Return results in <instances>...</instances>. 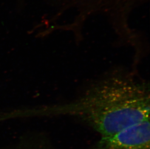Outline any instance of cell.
Returning a JSON list of instances; mask_svg holds the SVG:
<instances>
[{"label":"cell","instance_id":"1","mask_svg":"<svg viewBox=\"0 0 150 149\" xmlns=\"http://www.w3.org/2000/svg\"><path fill=\"white\" fill-rule=\"evenodd\" d=\"M57 113L77 117L100 138L112 136L150 119L149 85L131 76L112 75L93 85L75 101L61 105Z\"/></svg>","mask_w":150,"mask_h":149},{"label":"cell","instance_id":"2","mask_svg":"<svg viewBox=\"0 0 150 149\" xmlns=\"http://www.w3.org/2000/svg\"><path fill=\"white\" fill-rule=\"evenodd\" d=\"M88 149H150V119L128 127L112 136L100 138Z\"/></svg>","mask_w":150,"mask_h":149},{"label":"cell","instance_id":"3","mask_svg":"<svg viewBox=\"0 0 150 149\" xmlns=\"http://www.w3.org/2000/svg\"></svg>","mask_w":150,"mask_h":149}]
</instances>
